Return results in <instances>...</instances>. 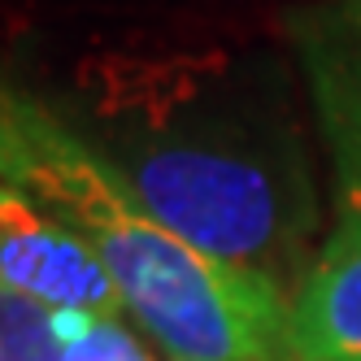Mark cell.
Masks as SVG:
<instances>
[{"label": "cell", "mask_w": 361, "mask_h": 361, "mask_svg": "<svg viewBox=\"0 0 361 361\" xmlns=\"http://www.w3.org/2000/svg\"><path fill=\"white\" fill-rule=\"evenodd\" d=\"M96 148L170 231L296 292L318 196L288 105L218 57H114L96 79Z\"/></svg>", "instance_id": "cell-1"}, {"label": "cell", "mask_w": 361, "mask_h": 361, "mask_svg": "<svg viewBox=\"0 0 361 361\" xmlns=\"http://www.w3.org/2000/svg\"><path fill=\"white\" fill-rule=\"evenodd\" d=\"M0 178L79 235L166 357L292 361V296L170 231L79 126L0 74Z\"/></svg>", "instance_id": "cell-2"}, {"label": "cell", "mask_w": 361, "mask_h": 361, "mask_svg": "<svg viewBox=\"0 0 361 361\" xmlns=\"http://www.w3.org/2000/svg\"><path fill=\"white\" fill-rule=\"evenodd\" d=\"M288 35L331 157L340 222H361V0H314L288 18Z\"/></svg>", "instance_id": "cell-3"}, {"label": "cell", "mask_w": 361, "mask_h": 361, "mask_svg": "<svg viewBox=\"0 0 361 361\" xmlns=\"http://www.w3.org/2000/svg\"><path fill=\"white\" fill-rule=\"evenodd\" d=\"M0 279L53 314H126L100 257L9 178H0Z\"/></svg>", "instance_id": "cell-4"}, {"label": "cell", "mask_w": 361, "mask_h": 361, "mask_svg": "<svg viewBox=\"0 0 361 361\" xmlns=\"http://www.w3.org/2000/svg\"><path fill=\"white\" fill-rule=\"evenodd\" d=\"M292 361H361V222H340L292 292Z\"/></svg>", "instance_id": "cell-5"}, {"label": "cell", "mask_w": 361, "mask_h": 361, "mask_svg": "<svg viewBox=\"0 0 361 361\" xmlns=\"http://www.w3.org/2000/svg\"><path fill=\"white\" fill-rule=\"evenodd\" d=\"M61 361H161L126 314H57Z\"/></svg>", "instance_id": "cell-6"}, {"label": "cell", "mask_w": 361, "mask_h": 361, "mask_svg": "<svg viewBox=\"0 0 361 361\" xmlns=\"http://www.w3.org/2000/svg\"><path fill=\"white\" fill-rule=\"evenodd\" d=\"M0 361H61L57 314L0 279Z\"/></svg>", "instance_id": "cell-7"}, {"label": "cell", "mask_w": 361, "mask_h": 361, "mask_svg": "<svg viewBox=\"0 0 361 361\" xmlns=\"http://www.w3.org/2000/svg\"><path fill=\"white\" fill-rule=\"evenodd\" d=\"M170 361H204V357H170Z\"/></svg>", "instance_id": "cell-8"}]
</instances>
